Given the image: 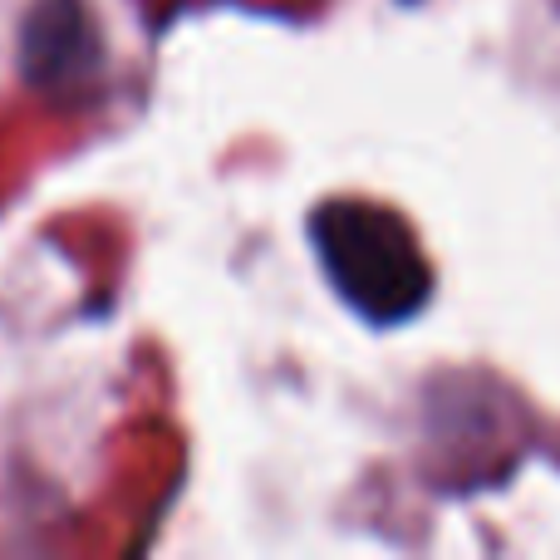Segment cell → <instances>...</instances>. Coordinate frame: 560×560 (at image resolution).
I'll return each instance as SVG.
<instances>
[{
  "mask_svg": "<svg viewBox=\"0 0 560 560\" xmlns=\"http://www.w3.org/2000/svg\"><path fill=\"white\" fill-rule=\"evenodd\" d=\"M310 242L339 300L369 325H404L433 295V266L418 252V236L378 202H319Z\"/></svg>",
  "mask_w": 560,
  "mask_h": 560,
  "instance_id": "cell-1",
  "label": "cell"
},
{
  "mask_svg": "<svg viewBox=\"0 0 560 560\" xmlns=\"http://www.w3.org/2000/svg\"><path fill=\"white\" fill-rule=\"evenodd\" d=\"M20 65L25 79L45 94H69V89L94 84L104 65V45L79 0H45L30 10L25 39H20Z\"/></svg>",
  "mask_w": 560,
  "mask_h": 560,
  "instance_id": "cell-2",
  "label": "cell"
}]
</instances>
